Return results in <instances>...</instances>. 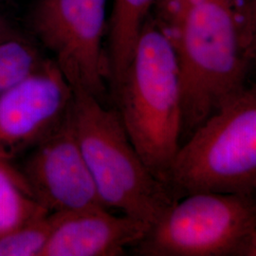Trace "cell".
<instances>
[{
	"instance_id": "obj_1",
	"label": "cell",
	"mask_w": 256,
	"mask_h": 256,
	"mask_svg": "<svg viewBox=\"0 0 256 256\" xmlns=\"http://www.w3.org/2000/svg\"><path fill=\"white\" fill-rule=\"evenodd\" d=\"M174 44L182 92L183 142L246 86L252 66L242 5L176 0Z\"/></svg>"
},
{
	"instance_id": "obj_2",
	"label": "cell",
	"mask_w": 256,
	"mask_h": 256,
	"mask_svg": "<svg viewBox=\"0 0 256 256\" xmlns=\"http://www.w3.org/2000/svg\"><path fill=\"white\" fill-rule=\"evenodd\" d=\"M114 96L132 144L167 185L182 146L183 116L180 66L168 30L146 22L124 81Z\"/></svg>"
},
{
	"instance_id": "obj_3",
	"label": "cell",
	"mask_w": 256,
	"mask_h": 256,
	"mask_svg": "<svg viewBox=\"0 0 256 256\" xmlns=\"http://www.w3.org/2000/svg\"><path fill=\"white\" fill-rule=\"evenodd\" d=\"M72 88L74 130L102 202L151 228L176 200L138 155L118 111L80 86Z\"/></svg>"
},
{
	"instance_id": "obj_4",
	"label": "cell",
	"mask_w": 256,
	"mask_h": 256,
	"mask_svg": "<svg viewBox=\"0 0 256 256\" xmlns=\"http://www.w3.org/2000/svg\"><path fill=\"white\" fill-rule=\"evenodd\" d=\"M167 186L178 200L196 192H256V84L246 86L180 147Z\"/></svg>"
},
{
	"instance_id": "obj_5",
	"label": "cell",
	"mask_w": 256,
	"mask_h": 256,
	"mask_svg": "<svg viewBox=\"0 0 256 256\" xmlns=\"http://www.w3.org/2000/svg\"><path fill=\"white\" fill-rule=\"evenodd\" d=\"M256 230V194L192 192L166 210L135 246V252L146 256H248Z\"/></svg>"
},
{
	"instance_id": "obj_6",
	"label": "cell",
	"mask_w": 256,
	"mask_h": 256,
	"mask_svg": "<svg viewBox=\"0 0 256 256\" xmlns=\"http://www.w3.org/2000/svg\"><path fill=\"white\" fill-rule=\"evenodd\" d=\"M108 0H37L30 14L34 34L72 86L102 101L108 58L104 54Z\"/></svg>"
},
{
	"instance_id": "obj_7",
	"label": "cell",
	"mask_w": 256,
	"mask_h": 256,
	"mask_svg": "<svg viewBox=\"0 0 256 256\" xmlns=\"http://www.w3.org/2000/svg\"><path fill=\"white\" fill-rule=\"evenodd\" d=\"M27 153L18 168L34 198L48 212L106 208L79 146L70 108L63 120Z\"/></svg>"
},
{
	"instance_id": "obj_8",
	"label": "cell",
	"mask_w": 256,
	"mask_h": 256,
	"mask_svg": "<svg viewBox=\"0 0 256 256\" xmlns=\"http://www.w3.org/2000/svg\"><path fill=\"white\" fill-rule=\"evenodd\" d=\"M72 88L54 59L0 95V160L26 153L66 117Z\"/></svg>"
},
{
	"instance_id": "obj_9",
	"label": "cell",
	"mask_w": 256,
	"mask_h": 256,
	"mask_svg": "<svg viewBox=\"0 0 256 256\" xmlns=\"http://www.w3.org/2000/svg\"><path fill=\"white\" fill-rule=\"evenodd\" d=\"M150 226L104 207L64 212L41 256H120L135 247Z\"/></svg>"
},
{
	"instance_id": "obj_10",
	"label": "cell",
	"mask_w": 256,
	"mask_h": 256,
	"mask_svg": "<svg viewBox=\"0 0 256 256\" xmlns=\"http://www.w3.org/2000/svg\"><path fill=\"white\" fill-rule=\"evenodd\" d=\"M156 0H114L108 30V70L113 94L124 81L146 16Z\"/></svg>"
},
{
	"instance_id": "obj_11",
	"label": "cell",
	"mask_w": 256,
	"mask_h": 256,
	"mask_svg": "<svg viewBox=\"0 0 256 256\" xmlns=\"http://www.w3.org/2000/svg\"><path fill=\"white\" fill-rule=\"evenodd\" d=\"M48 212L32 196L18 166L0 160V238Z\"/></svg>"
},
{
	"instance_id": "obj_12",
	"label": "cell",
	"mask_w": 256,
	"mask_h": 256,
	"mask_svg": "<svg viewBox=\"0 0 256 256\" xmlns=\"http://www.w3.org/2000/svg\"><path fill=\"white\" fill-rule=\"evenodd\" d=\"M37 46L16 34L0 42V95L34 74L45 63Z\"/></svg>"
},
{
	"instance_id": "obj_13",
	"label": "cell",
	"mask_w": 256,
	"mask_h": 256,
	"mask_svg": "<svg viewBox=\"0 0 256 256\" xmlns=\"http://www.w3.org/2000/svg\"><path fill=\"white\" fill-rule=\"evenodd\" d=\"M64 212H48L0 238V256H41Z\"/></svg>"
},
{
	"instance_id": "obj_14",
	"label": "cell",
	"mask_w": 256,
	"mask_h": 256,
	"mask_svg": "<svg viewBox=\"0 0 256 256\" xmlns=\"http://www.w3.org/2000/svg\"><path fill=\"white\" fill-rule=\"evenodd\" d=\"M242 10L250 46L252 66H256V0H242Z\"/></svg>"
},
{
	"instance_id": "obj_15",
	"label": "cell",
	"mask_w": 256,
	"mask_h": 256,
	"mask_svg": "<svg viewBox=\"0 0 256 256\" xmlns=\"http://www.w3.org/2000/svg\"><path fill=\"white\" fill-rule=\"evenodd\" d=\"M16 34V32L12 27L9 21L0 14V42Z\"/></svg>"
},
{
	"instance_id": "obj_16",
	"label": "cell",
	"mask_w": 256,
	"mask_h": 256,
	"mask_svg": "<svg viewBox=\"0 0 256 256\" xmlns=\"http://www.w3.org/2000/svg\"><path fill=\"white\" fill-rule=\"evenodd\" d=\"M248 256H256V230L254 236V240H252V247H250V252H248Z\"/></svg>"
},
{
	"instance_id": "obj_17",
	"label": "cell",
	"mask_w": 256,
	"mask_h": 256,
	"mask_svg": "<svg viewBox=\"0 0 256 256\" xmlns=\"http://www.w3.org/2000/svg\"><path fill=\"white\" fill-rule=\"evenodd\" d=\"M234 1H236L238 3H240L241 5H242V0H234Z\"/></svg>"
},
{
	"instance_id": "obj_18",
	"label": "cell",
	"mask_w": 256,
	"mask_h": 256,
	"mask_svg": "<svg viewBox=\"0 0 256 256\" xmlns=\"http://www.w3.org/2000/svg\"></svg>"
}]
</instances>
